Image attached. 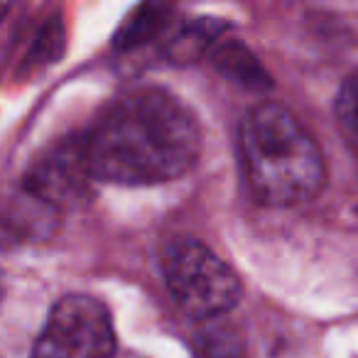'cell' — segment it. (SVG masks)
Returning <instances> with one entry per match:
<instances>
[{
	"label": "cell",
	"instance_id": "6da1fadb",
	"mask_svg": "<svg viewBox=\"0 0 358 358\" xmlns=\"http://www.w3.org/2000/svg\"><path fill=\"white\" fill-rule=\"evenodd\" d=\"M99 182L150 187L189 172L199 157V125L164 89H135L115 99L86 133Z\"/></svg>",
	"mask_w": 358,
	"mask_h": 358
},
{
	"label": "cell",
	"instance_id": "7a4b0ae2",
	"mask_svg": "<svg viewBox=\"0 0 358 358\" xmlns=\"http://www.w3.org/2000/svg\"><path fill=\"white\" fill-rule=\"evenodd\" d=\"M238 150L250 192L268 206L302 204L327 179L317 140L280 103H258L243 115Z\"/></svg>",
	"mask_w": 358,
	"mask_h": 358
},
{
	"label": "cell",
	"instance_id": "3957f363",
	"mask_svg": "<svg viewBox=\"0 0 358 358\" xmlns=\"http://www.w3.org/2000/svg\"><path fill=\"white\" fill-rule=\"evenodd\" d=\"M169 294L192 319H214L241 299V280L219 255L194 238H177L162 250Z\"/></svg>",
	"mask_w": 358,
	"mask_h": 358
},
{
	"label": "cell",
	"instance_id": "277c9868",
	"mask_svg": "<svg viewBox=\"0 0 358 358\" xmlns=\"http://www.w3.org/2000/svg\"><path fill=\"white\" fill-rule=\"evenodd\" d=\"M113 351L108 309L89 294H66L47 317L32 358H113Z\"/></svg>",
	"mask_w": 358,
	"mask_h": 358
},
{
	"label": "cell",
	"instance_id": "5b68a950",
	"mask_svg": "<svg viewBox=\"0 0 358 358\" xmlns=\"http://www.w3.org/2000/svg\"><path fill=\"white\" fill-rule=\"evenodd\" d=\"M94 182L86 135H71L57 140L32 162L25 174V192L55 211H64L89 201Z\"/></svg>",
	"mask_w": 358,
	"mask_h": 358
},
{
	"label": "cell",
	"instance_id": "8992f818",
	"mask_svg": "<svg viewBox=\"0 0 358 358\" xmlns=\"http://www.w3.org/2000/svg\"><path fill=\"white\" fill-rule=\"evenodd\" d=\"M211 64L219 74H224L229 81L243 86L255 94L273 89L268 69L260 64V59L243 45L241 40H221L211 47Z\"/></svg>",
	"mask_w": 358,
	"mask_h": 358
},
{
	"label": "cell",
	"instance_id": "52a82bcc",
	"mask_svg": "<svg viewBox=\"0 0 358 358\" xmlns=\"http://www.w3.org/2000/svg\"><path fill=\"white\" fill-rule=\"evenodd\" d=\"M169 15H172V8L157 6V3H145L138 10H133V15L123 22L118 32L113 37L115 50H135V47H143L148 42L157 40L164 30L169 27Z\"/></svg>",
	"mask_w": 358,
	"mask_h": 358
},
{
	"label": "cell",
	"instance_id": "ba28073f",
	"mask_svg": "<svg viewBox=\"0 0 358 358\" xmlns=\"http://www.w3.org/2000/svg\"><path fill=\"white\" fill-rule=\"evenodd\" d=\"M216 37H219V25L211 20H196L185 25L167 42V55L172 62H194L201 52H211Z\"/></svg>",
	"mask_w": 358,
	"mask_h": 358
},
{
	"label": "cell",
	"instance_id": "9c48e42d",
	"mask_svg": "<svg viewBox=\"0 0 358 358\" xmlns=\"http://www.w3.org/2000/svg\"><path fill=\"white\" fill-rule=\"evenodd\" d=\"M64 47V27L59 17H52L45 22V27L37 35V42L32 45V52L27 55V64H45V62H57Z\"/></svg>",
	"mask_w": 358,
	"mask_h": 358
},
{
	"label": "cell",
	"instance_id": "30bf717a",
	"mask_svg": "<svg viewBox=\"0 0 358 358\" xmlns=\"http://www.w3.org/2000/svg\"><path fill=\"white\" fill-rule=\"evenodd\" d=\"M336 113L348 133L358 138V74L348 76L336 99Z\"/></svg>",
	"mask_w": 358,
	"mask_h": 358
}]
</instances>
